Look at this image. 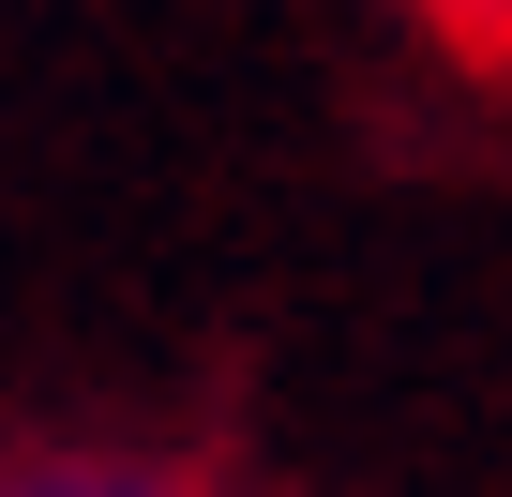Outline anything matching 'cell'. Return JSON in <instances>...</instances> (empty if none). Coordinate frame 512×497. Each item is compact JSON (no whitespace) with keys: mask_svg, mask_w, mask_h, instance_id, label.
<instances>
[{"mask_svg":"<svg viewBox=\"0 0 512 497\" xmlns=\"http://www.w3.org/2000/svg\"><path fill=\"white\" fill-rule=\"evenodd\" d=\"M437 31H467V46H512V0H422Z\"/></svg>","mask_w":512,"mask_h":497,"instance_id":"cell-2","label":"cell"},{"mask_svg":"<svg viewBox=\"0 0 512 497\" xmlns=\"http://www.w3.org/2000/svg\"><path fill=\"white\" fill-rule=\"evenodd\" d=\"M0 497H196L181 467H106V452H61V467H0Z\"/></svg>","mask_w":512,"mask_h":497,"instance_id":"cell-1","label":"cell"}]
</instances>
